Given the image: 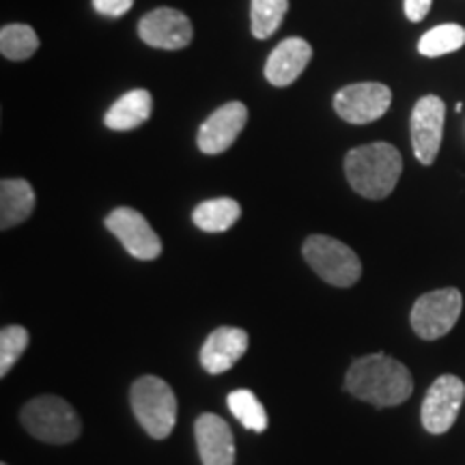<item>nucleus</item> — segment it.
<instances>
[{
  "instance_id": "obj_1",
  "label": "nucleus",
  "mask_w": 465,
  "mask_h": 465,
  "mask_svg": "<svg viewBox=\"0 0 465 465\" xmlns=\"http://www.w3.org/2000/svg\"><path fill=\"white\" fill-rule=\"evenodd\" d=\"M345 391L375 407L405 403L414 392L410 369L386 353H371L353 360L345 375Z\"/></svg>"
},
{
  "instance_id": "obj_2",
  "label": "nucleus",
  "mask_w": 465,
  "mask_h": 465,
  "mask_svg": "<svg viewBox=\"0 0 465 465\" xmlns=\"http://www.w3.org/2000/svg\"><path fill=\"white\" fill-rule=\"evenodd\" d=\"M403 158L391 143H371L345 155V174L353 192L371 201L391 196L397 188Z\"/></svg>"
},
{
  "instance_id": "obj_3",
  "label": "nucleus",
  "mask_w": 465,
  "mask_h": 465,
  "mask_svg": "<svg viewBox=\"0 0 465 465\" xmlns=\"http://www.w3.org/2000/svg\"><path fill=\"white\" fill-rule=\"evenodd\" d=\"M134 416L153 440H166L177 422V397L164 380L143 375L130 391Z\"/></svg>"
},
{
  "instance_id": "obj_4",
  "label": "nucleus",
  "mask_w": 465,
  "mask_h": 465,
  "mask_svg": "<svg viewBox=\"0 0 465 465\" xmlns=\"http://www.w3.org/2000/svg\"><path fill=\"white\" fill-rule=\"evenodd\" d=\"M22 424L33 438L45 444H69L80 435L83 422L65 399L44 394L22 407Z\"/></svg>"
},
{
  "instance_id": "obj_5",
  "label": "nucleus",
  "mask_w": 465,
  "mask_h": 465,
  "mask_svg": "<svg viewBox=\"0 0 465 465\" xmlns=\"http://www.w3.org/2000/svg\"><path fill=\"white\" fill-rule=\"evenodd\" d=\"M306 263L312 272L334 287H353L362 276V263L347 243L328 235H311L304 242Z\"/></svg>"
},
{
  "instance_id": "obj_6",
  "label": "nucleus",
  "mask_w": 465,
  "mask_h": 465,
  "mask_svg": "<svg viewBox=\"0 0 465 465\" xmlns=\"http://www.w3.org/2000/svg\"><path fill=\"white\" fill-rule=\"evenodd\" d=\"M463 295L455 287L435 289L420 295L411 308V328L424 341H438L455 328L461 317Z\"/></svg>"
},
{
  "instance_id": "obj_7",
  "label": "nucleus",
  "mask_w": 465,
  "mask_h": 465,
  "mask_svg": "<svg viewBox=\"0 0 465 465\" xmlns=\"http://www.w3.org/2000/svg\"><path fill=\"white\" fill-rule=\"evenodd\" d=\"M392 104V91L381 83L347 84L334 95V110L342 121L366 125L381 119Z\"/></svg>"
},
{
  "instance_id": "obj_8",
  "label": "nucleus",
  "mask_w": 465,
  "mask_h": 465,
  "mask_svg": "<svg viewBox=\"0 0 465 465\" xmlns=\"http://www.w3.org/2000/svg\"><path fill=\"white\" fill-rule=\"evenodd\" d=\"M106 229L121 242L130 257L138 261H155L162 254L160 235L141 212L132 207H116L108 213Z\"/></svg>"
},
{
  "instance_id": "obj_9",
  "label": "nucleus",
  "mask_w": 465,
  "mask_h": 465,
  "mask_svg": "<svg viewBox=\"0 0 465 465\" xmlns=\"http://www.w3.org/2000/svg\"><path fill=\"white\" fill-rule=\"evenodd\" d=\"M444 119L446 106L438 95L420 97L411 110V149H414L416 160L424 166L433 164L438 158L441 138H444Z\"/></svg>"
},
{
  "instance_id": "obj_10",
  "label": "nucleus",
  "mask_w": 465,
  "mask_h": 465,
  "mask_svg": "<svg viewBox=\"0 0 465 465\" xmlns=\"http://www.w3.org/2000/svg\"><path fill=\"white\" fill-rule=\"evenodd\" d=\"M465 399V383L457 375H441L422 401V424L429 433L444 435L455 424Z\"/></svg>"
},
{
  "instance_id": "obj_11",
  "label": "nucleus",
  "mask_w": 465,
  "mask_h": 465,
  "mask_svg": "<svg viewBox=\"0 0 465 465\" xmlns=\"http://www.w3.org/2000/svg\"><path fill=\"white\" fill-rule=\"evenodd\" d=\"M138 37L151 48L182 50L190 45L194 28L183 11L160 7L143 15V20L138 22Z\"/></svg>"
},
{
  "instance_id": "obj_12",
  "label": "nucleus",
  "mask_w": 465,
  "mask_h": 465,
  "mask_svg": "<svg viewBox=\"0 0 465 465\" xmlns=\"http://www.w3.org/2000/svg\"><path fill=\"white\" fill-rule=\"evenodd\" d=\"M248 124V108L246 104L232 100L220 106L216 113H212L205 119V124L199 127L196 144L205 155H220L226 149L232 147L243 127Z\"/></svg>"
},
{
  "instance_id": "obj_13",
  "label": "nucleus",
  "mask_w": 465,
  "mask_h": 465,
  "mask_svg": "<svg viewBox=\"0 0 465 465\" xmlns=\"http://www.w3.org/2000/svg\"><path fill=\"white\" fill-rule=\"evenodd\" d=\"M203 465H235V438L229 422L216 414H201L194 422Z\"/></svg>"
},
{
  "instance_id": "obj_14",
  "label": "nucleus",
  "mask_w": 465,
  "mask_h": 465,
  "mask_svg": "<svg viewBox=\"0 0 465 465\" xmlns=\"http://www.w3.org/2000/svg\"><path fill=\"white\" fill-rule=\"evenodd\" d=\"M248 332L242 328L223 325L207 336L201 349V364L207 373L220 375L232 369L248 349Z\"/></svg>"
},
{
  "instance_id": "obj_15",
  "label": "nucleus",
  "mask_w": 465,
  "mask_h": 465,
  "mask_svg": "<svg viewBox=\"0 0 465 465\" xmlns=\"http://www.w3.org/2000/svg\"><path fill=\"white\" fill-rule=\"evenodd\" d=\"M312 58V48L306 39L302 37H289L284 39L272 50L270 58L265 63V78L267 83L278 86L293 84L295 80L304 74Z\"/></svg>"
},
{
  "instance_id": "obj_16",
  "label": "nucleus",
  "mask_w": 465,
  "mask_h": 465,
  "mask_svg": "<svg viewBox=\"0 0 465 465\" xmlns=\"http://www.w3.org/2000/svg\"><path fill=\"white\" fill-rule=\"evenodd\" d=\"M151 110H153L151 93L147 89H132L108 108L106 116H104V124H106L108 130L114 132L134 130V127L147 124Z\"/></svg>"
},
{
  "instance_id": "obj_17",
  "label": "nucleus",
  "mask_w": 465,
  "mask_h": 465,
  "mask_svg": "<svg viewBox=\"0 0 465 465\" xmlns=\"http://www.w3.org/2000/svg\"><path fill=\"white\" fill-rule=\"evenodd\" d=\"M35 192L26 179H3L0 182V229L7 231L31 218Z\"/></svg>"
},
{
  "instance_id": "obj_18",
  "label": "nucleus",
  "mask_w": 465,
  "mask_h": 465,
  "mask_svg": "<svg viewBox=\"0 0 465 465\" xmlns=\"http://www.w3.org/2000/svg\"><path fill=\"white\" fill-rule=\"evenodd\" d=\"M242 216V207L235 199H212L203 201L192 212V220L205 232H223L229 231Z\"/></svg>"
},
{
  "instance_id": "obj_19",
  "label": "nucleus",
  "mask_w": 465,
  "mask_h": 465,
  "mask_svg": "<svg viewBox=\"0 0 465 465\" xmlns=\"http://www.w3.org/2000/svg\"><path fill=\"white\" fill-rule=\"evenodd\" d=\"M465 45V28L461 25H440L427 31L418 42V52L422 56L438 58L450 52L461 50Z\"/></svg>"
},
{
  "instance_id": "obj_20",
  "label": "nucleus",
  "mask_w": 465,
  "mask_h": 465,
  "mask_svg": "<svg viewBox=\"0 0 465 465\" xmlns=\"http://www.w3.org/2000/svg\"><path fill=\"white\" fill-rule=\"evenodd\" d=\"M226 403H229L232 416H235L248 431L263 433L267 424H270L265 407L261 405V401L252 391H243V388L242 391H232L229 394V399H226Z\"/></svg>"
},
{
  "instance_id": "obj_21",
  "label": "nucleus",
  "mask_w": 465,
  "mask_h": 465,
  "mask_svg": "<svg viewBox=\"0 0 465 465\" xmlns=\"http://www.w3.org/2000/svg\"><path fill=\"white\" fill-rule=\"evenodd\" d=\"M39 50V37L28 25H7L0 31V54L9 61H26Z\"/></svg>"
},
{
  "instance_id": "obj_22",
  "label": "nucleus",
  "mask_w": 465,
  "mask_h": 465,
  "mask_svg": "<svg viewBox=\"0 0 465 465\" xmlns=\"http://www.w3.org/2000/svg\"><path fill=\"white\" fill-rule=\"evenodd\" d=\"M289 11V0H252V35L267 39L278 31Z\"/></svg>"
},
{
  "instance_id": "obj_23",
  "label": "nucleus",
  "mask_w": 465,
  "mask_h": 465,
  "mask_svg": "<svg viewBox=\"0 0 465 465\" xmlns=\"http://www.w3.org/2000/svg\"><path fill=\"white\" fill-rule=\"evenodd\" d=\"M28 341H31V336H28L26 328H22V325H7V328H3V332H0V377L9 375V371L14 369L22 353L26 351Z\"/></svg>"
},
{
  "instance_id": "obj_24",
  "label": "nucleus",
  "mask_w": 465,
  "mask_h": 465,
  "mask_svg": "<svg viewBox=\"0 0 465 465\" xmlns=\"http://www.w3.org/2000/svg\"><path fill=\"white\" fill-rule=\"evenodd\" d=\"M134 7V0H93V9L106 17H121Z\"/></svg>"
},
{
  "instance_id": "obj_25",
  "label": "nucleus",
  "mask_w": 465,
  "mask_h": 465,
  "mask_svg": "<svg viewBox=\"0 0 465 465\" xmlns=\"http://www.w3.org/2000/svg\"><path fill=\"white\" fill-rule=\"evenodd\" d=\"M433 0H403L405 15L410 22H422L431 11Z\"/></svg>"
},
{
  "instance_id": "obj_26",
  "label": "nucleus",
  "mask_w": 465,
  "mask_h": 465,
  "mask_svg": "<svg viewBox=\"0 0 465 465\" xmlns=\"http://www.w3.org/2000/svg\"><path fill=\"white\" fill-rule=\"evenodd\" d=\"M0 465H7V463H0Z\"/></svg>"
}]
</instances>
